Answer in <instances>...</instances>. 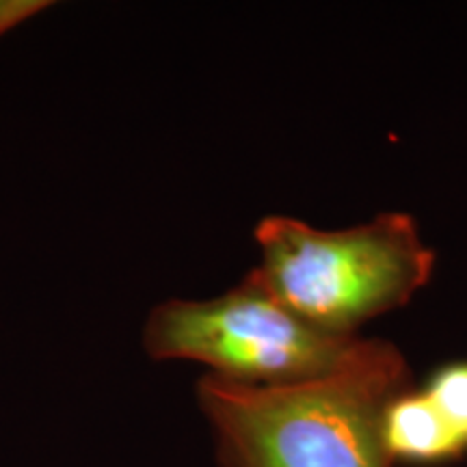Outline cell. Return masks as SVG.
<instances>
[{"mask_svg": "<svg viewBox=\"0 0 467 467\" xmlns=\"http://www.w3.org/2000/svg\"><path fill=\"white\" fill-rule=\"evenodd\" d=\"M358 337L306 323L254 273L214 299L159 303L141 334L154 361H195L208 375L244 385H290L325 375Z\"/></svg>", "mask_w": 467, "mask_h": 467, "instance_id": "3", "label": "cell"}, {"mask_svg": "<svg viewBox=\"0 0 467 467\" xmlns=\"http://www.w3.org/2000/svg\"><path fill=\"white\" fill-rule=\"evenodd\" d=\"M50 7L48 0H0V37Z\"/></svg>", "mask_w": 467, "mask_h": 467, "instance_id": "6", "label": "cell"}, {"mask_svg": "<svg viewBox=\"0 0 467 467\" xmlns=\"http://www.w3.org/2000/svg\"><path fill=\"white\" fill-rule=\"evenodd\" d=\"M385 446L392 459L411 463H437L457 459L467 443L454 433L422 389L409 388L385 413Z\"/></svg>", "mask_w": 467, "mask_h": 467, "instance_id": "4", "label": "cell"}, {"mask_svg": "<svg viewBox=\"0 0 467 467\" xmlns=\"http://www.w3.org/2000/svg\"><path fill=\"white\" fill-rule=\"evenodd\" d=\"M411 388L392 342L358 337L334 370L290 385L203 375L197 402L221 467H392L385 413Z\"/></svg>", "mask_w": 467, "mask_h": 467, "instance_id": "1", "label": "cell"}, {"mask_svg": "<svg viewBox=\"0 0 467 467\" xmlns=\"http://www.w3.org/2000/svg\"><path fill=\"white\" fill-rule=\"evenodd\" d=\"M254 275L275 299L327 334L358 336L368 320L411 301L435 271V251L405 213L348 230H318L292 217L255 225Z\"/></svg>", "mask_w": 467, "mask_h": 467, "instance_id": "2", "label": "cell"}, {"mask_svg": "<svg viewBox=\"0 0 467 467\" xmlns=\"http://www.w3.org/2000/svg\"><path fill=\"white\" fill-rule=\"evenodd\" d=\"M422 392L467 443V364L443 366L431 377Z\"/></svg>", "mask_w": 467, "mask_h": 467, "instance_id": "5", "label": "cell"}]
</instances>
